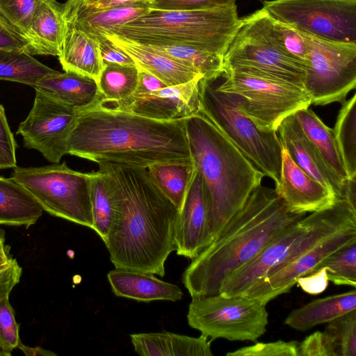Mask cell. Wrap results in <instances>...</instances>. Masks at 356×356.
Here are the masks:
<instances>
[{
	"label": "cell",
	"instance_id": "41",
	"mask_svg": "<svg viewBox=\"0 0 356 356\" xmlns=\"http://www.w3.org/2000/svg\"><path fill=\"white\" fill-rule=\"evenodd\" d=\"M299 342L279 340L269 343H256L226 354L227 356H298Z\"/></svg>",
	"mask_w": 356,
	"mask_h": 356
},
{
	"label": "cell",
	"instance_id": "29",
	"mask_svg": "<svg viewBox=\"0 0 356 356\" xmlns=\"http://www.w3.org/2000/svg\"><path fill=\"white\" fill-rule=\"evenodd\" d=\"M149 2L92 11H83L67 16L69 27L80 29L102 40V34L145 15L151 10Z\"/></svg>",
	"mask_w": 356,
	"mask_h": 356
},
{
	"label": "cell",
	"instance_id": "27",
	"mask_svg": "<svg viewBox=\"0 0 356 356\" xmlns=\"http://www.w3.org/2000/svg\"><path fill=\"white\" fill-rule=\"evenodd\" d=\"M33 196L11 177L0 176V225L24 226L28 229L42 215Z\"/></svg>",
	"mask_w": 356,
	"mask_h": 356
},
{
	"label": "cell",
	"instance_id": "37",
	"mask_svg": "<svg viewBox=\"0 0 356 356\" xmlns=\"http://www.w3.org/2000/svg\"><path fill=\"white\" fill-rule=\"evenodd\" d=\"M325 268L329 281L336 285L356 286V238L323 259L313 270Z\"/></svg>",
	"mask_w": 356,
	"mask_h": 356
},
{
	"label": "cell",
	"instance_id": "30",
	"mask_svg": "<svg viewBox=\"0 0 356 356\" xmlns=\"http://www.w3.org/2000/svg\"><path fill=\"white\" fill-rule=\"evenodd\" d=\"M90 173L92 229L105 243L118 212V189L115 181L104 168L99 167L98 171Z\"/></svg>",
	"mask_w": 356,
	"mask_h": 356
},
{
	"label": "cell",
	"instance_id": "44",
	"mask_svg": "<svg viewBox=\"0 0 356 356\" xmlns=\"http://www.w3.org/2000/svg\"><path fill=\"white\" fill-rule=\"evenodd\" d=\"M0 49L24 51L34 55L31 42L1 14Z\"/></svg>",
	"mask_w": 356,
	"mask_h": 356
},
{
	"label": "cell",
	"instance_id": "7",
	"mask_svg": "<svg viewBox=\"0 0 356 356\" xmlns=\"http://www.w3.org/2000/svg\"><path fill=\"white\" fill-rule=\"evenodd\" d=\"M201 109L212 122L275 185L280 179L282 145L277 131L258 127L240 109L235 97L216 90L202 78Z\"/></svg>",
	"mask_w": 356,
	"mask_h": 356
},
{
	"label": "cell",
	"instance_id": "55",
	"mask_svg": "<svg viewBox=\"0 0 356 356\" xmlns=\"http://www.w3.org/2000/svg\"><path fill=\"white\" fill-rule=\"evenodd\" d=\"M0 350H1V346H0Z\"/></svg>",
	"mask_w": 356,
	"mask_h": 356
},
{
	"label": "cell",
	"instance_id": "45",
	"mask_svg": "<svg viewBox=\"0 0 356 356\" xmlns=\"http://www.w3.org/2000/svg\"><path fill=\"white\" fill-rule=\"evenodd\" d=\"M298 356H336V353L327 334L316 331L299 342Z\"/></svg>",
	"mask_w": 356,
	"mask_h": 356
},
{
	"label": "cell",
	"instance_id": "5",
	"mask_svg": "<svg viewBox=\"0 0 356 356\" xmlns=\"http://www.w3.org/2000/svg\"><path fill=\"white\" fill-rule=\"evenodd\" d=\"M240 21L236 3L202 10L151 9L102 35L113 33L142 44L187 45L223 56Z\"/></svg>",
	"mask_w": 356,
	"mask_h": 356
},
{
	"label": "cell",
	"instance_id": "35",
	"mask_svg": "<svg viewBox=\"0 0 356 356\" xmlns=\"http://www.w3.org/2000/svg\"><path fill=\"white\" fill-rule=\"evenodd\" d=\"M341 104L333 132L348 179L356 178V95Z\"/></svg>",
	"mask_w": 356,
	"mask_h": 356
},
{
	"label": "cell",
	"instance_id": "14",
	"mask_svg": "<svg viewBox=\"0 0 356 356\" xmlns=\"http://www.w3.org/2000/svg\"><path fill=\"white\" fill-rule=\"evenodd\" d=\"M35 90L33 105L17 134L24 146L34 149L51 163L67 154L66 144L74 125L77 111L47 94Z\"/></svg>",
	"mask_w": 356,
	"mask_h": 356
},
{
	"label": "cell",
	"instance_id": "39",
	"mask_svg": "<svg viewBox=\"0 0 356 356\" xmlns=\"http://www.w3.org/2000/svg\"><path fill=\"white\" fill-rule=\"evenodd\" d=\"M43 0H0V14L18 29L33 46L31 27L36 10Z\"/></svg>",
	"mask_w": 356,
	"mask_h": 356
},
{
	"label": "cell",
	"instance_id": "53",
	"mask_svg": "<svg viewBox=\"0 0 356 356\" xmlns=\"http://www.w3.org/2000/svg\"><path fill=\"white\" fill-rule=\"evenodd\" d=\"M80 0H67L65 3L66 12L67 13L72 8H73Z\"/></svg>",
	"mask_w": 356,
	"mask_h": 356
},
{
	"label": "cell",
	"instance_id": "46",
	"mask_svg": "<svg viewBox=\"0 0 356 356\" xmlns=\"http://www.w3.org/2000/svg\"><path fill=\"white\" fill-rule=\"evenodd\" d=\"M22 268L14 258L0 266V299L9 296L13 288L19 282Z\"/></svg>",
	"mask_w": 356,
	"mask_h": 356
},
{
	"label": "cell",
	"instance_id": "54",
	"mask_svg": "<svg viewBox=\"0 0 356 356\" xmlns=\"http://www.w3.org/2000/svg\"><path fill=\"white\" fill-rule=\"evenodd\" d=\"M143 1H147V2H149V3H150V2H152V1H154V0H143Z\"/></svg>",
	"mask_w": 356,
	"mask_h": 356
},
{
	"label": "cell",
	"instance_id": "50",
	"mask_svg": "<svg viewBox=\"0 0 356 356\" xmlns=\"http://www.w3.org/2000/svg\"><path fill=\"white\" fill-rule=\"evenodd\" d=\"M166 86L152 74L138 68V84L132 95H142L165 88Z\"/></svg>",
	"mask_w": 356,
	"mask_h": 356
},
{
	"label": "cell",
	"instance_id": "47",
	"mask_svg": "<svg viewBox=\"0 0 356 356\" xmlns=\"http://www.w3.org/2000/svg\"><path fill=\"white\" fill-rule=\"evenodd\" d=\"M143 2L147 1L143 0H80L67 13V16L79 12L106 10Z\"/></svg>",
	"mask_w": 356,
	"mask_h": 356
},
{
	"label": "cell",
	"instance_id": "36",
	"mask_svg": "<svg viewBox=\"0 0 356 356\" xmlns=\"http://www.w3.org/2000/svg\"><path fill=\"white\" fill-rule=\"evenodd\" d=\"M264 20L267 33L275 47L286 57L307 67L308 51L302 33L273 18L266 10Z\"/></svg>",
	"mask_w": 356,
	"mask_h": 356
},
{
	"label": "cell",
	"instance_id": "19",
	"mask_svg": "<svg viewBox=\"0 0 356 356\" xmlns=\"http://www.w3.org/2000/svg\"><path fill=\"white\" fill-rule=\"evenodd\" d=\"M277 132L282 147L287 150L293 161L337 198L341 199L343 185L305 136L294 114L288 116L280 123Z\"/></svg>",
	"mask_w": 356,
	"mask_h": 356
},
{
	"label": "cell",
	"instance_id": "48",
	"mask_svg": "<svg viewBox=\"0 0 356 356\" xmlns=\"http://www.w3.org/2000/svg\"><path fill=\"white\" fill-rule=\"evenodd\" d=\"M329 280L325 268L301 276L296 280V284L306 293L317 295L327 287Z\"/></svg>",
	"mask_w": 356,
	"mask_h": 356
},
{
	"label": "cell",
	"instance_id": "40",
	"mask_svg": "<svg viewBox=\"0 0 356 356\" xmlns=\"http://www.w3.org/2000/svg\"><path fill=\"white\" fill-rule=\"evenodd\" d=\"M19 324L15 320V312L9 302V296L0 299V356H10L21 341Z\"/></svg>",
	"mask_w": 356,
	"mask_h": 356
},
{
	"label": "cell",
	"instance_id": "15",
	"mask_svg": "<svg viewBox=\"0 0 356 356\" xmlns=\"http://www.w3.org/2000/svg\"><path fill=\"white\" fill-rule=\"evenodd\" d=\"M355 238L356 225L340 230L272 268L238 296L257 299L267 305L278 296L289 292L298 277L311 273L323 259Z\"/></svg>",
	"mask_w": 356,
	"mask_h": 356
},
{
	"label": "cell",
	"instance_id": "52",
	"mask_svg": "<svg viewBox=\"0 0 356 356\" xmlns=\"http://www.w3.org/2000/svg\"><path fill=\"white\" fill-rule=\"evenodd\" d=\"M11 258L10 248L6 244L5 231L0 229V266L8 263Z\"/></svg>",
	"mask_w": 356,
	"mask_h": 356
},
{
	"label": "cell",
	"instance_id": "49",
	"mask_svg": "<svg viewBox=\"0 0 356 356\" xmlns=\"http://www.w3.org/2000/svg\"><path fill=\"white\" fill-rule=\"evenodd\" d=\"M100 56L103 62L122 65H135L132 58L111 41L104 38L99 41Z\"/></svg>",
	"mask_w": 356,
	"mask_h": 356
},
{
	"label": "cell",
	"instance_id": "24",
	"mask_svg": "<svg viewBox=\"0 0 356 356\" xmlns=\"http://www.w3.org/2000/svg\"><path fill=\"white\" fill-rule=\"evenodd\" d=\"M68 29L65 3L56 0H43L31 27L35 55L58 57Z\"/></svg>",
	"mask_w": 356,
	"mask_h": 356
},
{
	"label": "cell",
	"instance_id": "6",
	"mask_svg": "<svg viewBox=\"0 0 356 356\" xmlns=\"http://www.w3.org/2000/svg\"><path fill=\"white\" fill-rule=\"evenodd\" d=\"M355 225L356 210L345 200L337 199L332 207L311 213L291 225L252 259L229 273L222 282L219 293L225 297L240 296L272 268Z\"/></svg>",
	"mask_w": 356,
	"mask_h": 356
},
{
	"label": "cell",
	"instance_id": "4",
	"mask_svg": "<svg viewBox=\"0 0 356 356\" xmlns=\"http://www.w3.org/2000/svg\"><path fill=\"white\" fill-rule=\"evenodd\" d=\"M185 126L192 158L202 177L207 199L209 246L253 190L261 185L265 175L202 109L186 118Z\"/></svg>",
	"mask_w": 356,
	"mask_h": 356
},
{
	"label": "cell",
	"instance_id": "38",
	"mask_svg": "<svg viewBox=\"0 0 356 356\" xmlns=\"http://www.w3.org/2000/svg\"><path fill=\"white\" fill-rule=\"evenodd\" d=\"M324 332L330 338L336 356H356V309L328 323Z\"/></svg>",
	"mask_w": 356,
	"mask_h": 356
},
{
	"label": "cell",
	"instance_id": "9",
	"mask_svg": "<svg viewBox=\"0 0 356 356\" xmlns=\"http://www.w3.org/2000/svg\"><path fill=\"white\" fill-rule=\"evenodd\" d=\"M10 177L22 185L49 214L92 229L90 173L62 163L13 168Z\"/></svg>",
	"mask_w": 356,
	"mask_h": 356
},
{
	"label": "cell",
	"instance_id": "1",
	"mask_svg": "<svg viewBox=\"0 0 356 356\" xmlns=\"http://www.w3.org/2000/svg\"><path fill=\"white\" fill-rule=\"evenodd\" d=\"M115 182L116 219L104 243L115 268L163 277L165 263L175 250L179 211L151 179L147 168L99 163Z\"/></svg>",
	"mask_w": 356,
	"mask_h": 356
},
{
	"label": "cell",
	"instance_id": "3",
	"mask_svg": "<svg viewBox=\"0 0 356 356\" xmlns=\"http://www.w3.org/2000/svg\"><path fill=\"white\" fill-rule=\"evenodd\" d=\"M305 216L290 212L275 188L257 186L217 238L192 259L182 274L184 286L191 298L219 294L229 273Z\"/></svg>",
	"mask_w": 356,
	"mask_h": 356
},
{
	"label": "cell",
	"instance_id": "20",
	"mask_svg": "<svg viewBox=\"0 0 356 356\" xmlns=\"http://www.w3.org/2000/svg\"><path fill=\"white\" fill-rule=\"evenodd\" d=\"M104 38L111 41L127 54L138 68L155 76L168 86L202 78V76L196 70L154 51L143 44L113 33H105L102 35V40Z\"/></svg>",
	"mask_w": 356,
	"mask_h": 356
},
{
	"label": "cell",
	"instance_id": "31",
	"mask_svg": "<svg viewBox=\"0 0 356 356\" xmlns=\"http://www.w3.org/2000/svg\"><path fill=\"white\" fill-rule=\"evenodd\" d=\"M147 170L154 184L179 211L197 170L193 160L158 163Z\"/></svg>",
	"mask_w": 356,
	"mask_h": 356
},
{
	"label": "cell",
	"instance_id": "25",
	"mask_svg": "<svg viewBox=\"0 0 356 356\" xmlns=\"http://www.w3.org/2000/svg\"><path fill=\"white\" fill-rule=\"evenodd\" d=\"M58 60L65 72L90 77L96 82L103 67L99 41L74 27L68 29Z\"/></svg>",
	"mask_w": 356,
	"mask_h": 356
},
{
	"label": "cell",
	"instance_id": "8",
	"mask_svg": "<svg viewBox=\"0 0 356 356\" xmlns=\"http://www.w3.org/2000/svg\"><path fill=\"white\" fill-rule=\"evenodd\" d=\"M216 90L235 97L241 111L258 127L277 131L298 111L309 108L311 97L304 87L259 73L228 70Z\"/></svg>",
	"mask_w": 356,
	"mask_h": 356
},
{
	"label": "cell",
	"instance_id": "22",
	"mask_svg": "<svg viewBox=\"0 0 356 356\" xmlns=\"http://www.w3.org/2000/svg\"><path fill=\"white\" fill-rule=\"evenodd\" d=\"M51 97L76 110L95 106L101 100L97 82L72 72H55L40 79L34 86Z\"/></svg>",
	"mask_w": 356,
	"mask_h": 356
},
{
	"label": "cell",
	"instance_id": "51",
	"mask_svg": "<svg viewBox=\"0 0 356 356\" xmlns=\"http://www.w3.org/2000/svg\"><path fill=\"white\" fill-rule=\"evenodd\" d=\"M19 348L26 356H56V353L42 348L41 346L31 347L22 343V341L18 345Z\"/></svg>",
	"mask_w": 356,
	"mask_h": 356
},
{
	"label": "cell",
	"instance_id": "43",
	"mask_svg": "<svg viewBox=\"0 0 356 356\" xmlns=\"http://www.w3.org/2000/svg\"><path fill=\"white\" fill-rule=\"evenodd\" d=\"M236 0H154L149 3L155 10H202L231 6Z\"/></svg>",
	"mask_w": 356,
	"mask_h": 356
},
{
	"label": "cell",
	"instance_id": "18",
	"mask_svg": "<svg viewBox=\"0 0 356 356\" xmlns=\"http://www.w3.org/2000/svg\"><path fill=\"white\" fill-rule=\"evenodd\" d=\"M275 190L289 211L296 214L325 209L332 207L337 199L327 188L300 168L284 147L280 179Z\"/></svg>",
	"mask_w": 356,
	"mask_h": 356
},
{
	"label": "cell",
	"instance_id": "42",
	"mask_svg": "<svg viewBox=\"0 0 356 356\" xmlns=\"http://www.w3.org/2000/svg\"><path fill=\"white\" fill-rule=\"evenodd\" d=\"M17 145L9 127L3 106L0 104V170L17 166Z\"/></svg>",
	"mask_w": 356,
	"mask_h": 356
},
{
	"label": "cell",
	"instance_id": "23",
	"mask_svg": "<svg viewBox=\"0 0 356 356\" xmlns=\"http://www.w3.org/2000/svg\"><path fill=\"white\" fill-rule=\"evenodd\" d=\"M135 352L142 356H212V340L166 331L130 335Z\"/></svg>",
	"mask_w": 356,
	"mask_h": 356
},
{
	"label": "cell",
	"instance_id": "21",
	"mask_svg": "<svg viewBox=\"0 0 356 356\" xmlns=\"http://www.w3.org/2000/svg\"><path fill=\"white\" fill-rule=\"evenodd\" d=\"M107 278L116 296L138 302H176L181 300L184 295L177 285L164 282L150 273L115 268L108 273Z\"/></svg>",
	"mask_w": 356,
	"mask_h": 356
},
{
	"label": "cell",
	"instance_id": "32",
	"mask_svg": "<svg viewBox=\"0 0 356 356\" xmlns=\"http://www.w3.org/2000/svg\"><path fill=\"white\" fill-rule=\"evenodd\" d=\"M143 45L196 70L209 82L213 83L224 74L223 56L219 54L187 45Z\"/></svg>",
	"mask_w": 356,
	"mask_h": 356
},
{
	"label": "cell",
	"instance_id": "17",
	"mask_svg": "<svg viewBox=\"0 0 356 356\" xmlns=\"http://www.w3.org/2000/svg\"><path fill=\"white\" fill-rule=\"evenodd\" d=\"M174 241L177 254L191 260L208 246L207 199L203 179L197 169L179 211Z\"/></svg>",
	"mask_w": 356,
	"mask_h": 356
},
{
	"label": "cell",
	"instance_id": "12",
	"mask_svg": "<svg viewBox=\"0 0 356 356\" xmlns=\"http://www.w3.org/2000/svg\"><path fill=\"white\" fill-rule=\"evenodd\" d=\"M300 33L308 51L304 87L312 104L342 102L356 86V43L331 41Z\"/></svg>",
	"mask_w": 356,
	"mask_h": 356
},
{
	"label": "cell",
	"instance_id": "26",
	"mask_svg": "<svg viewBox=\"0 0 356 356\" xmlns=\"http://www.w3.org/2000/svg\"><path fill=\"white\" fill-rule=\"evenodd\" d=\"M355 309L356 291L354 289L345 293L314 300L293 310L284 323L294 330L305 332L316 325L328 323Z\"/></svg>",
	"mask_w": 356,
	"mask_h": 356
},
{
	"label": "cell",
	"instance_id": "13",
	"mask_svg": "<svg viewBox=\"0 0 356 356\" xmlns=\"http://www.w3.org/2000/svg\"><path fill=\"white\" fill-rule=\"evenodd\" d=\"M262 4L273 18L300 32L356 43V0H265Z\"/></svg>",
	"mask_w": 356,
	"mask_h": 356
},
{
	"label": "cell",
	"instance_id": "34",
	"mask_svg": "<svg viewBox=\"0 0 356 356\" xmlns=\"http://www.w3.org/2000/svg\"><path fill=\"white\" fill-rule=\"evenodd\" d=\"M138 68L136 65L103 62L97 81L102 102H114L131 95L137 86Z\"/></svg>",
	"mask_w": 356,
	"mask_h": 356
},
{
	"label": "cell",
	"instance_id": "10",
	"mask_svg": "<svg viewBox=\"0 0 356 356\" xmlns=\"http://www.w3.org/2000/svg\"><path fill=\"white\" fill-rule=\"evenodd\" d=\"M261 301L221 294L192 297L187 313L188 325L214 339L256 341L266 332L268 313Z\"/></svg>",
	"mask_w": 356,
	"mask_h": 356
},
{
	"label": "cell",
	"instance_id": "16",
	"mask_svg": "<svg viewBox=\"0 0 356 356\" xmlns=\"http://www.w3.org/2000/svg\"><path fill=\"white\" fill-rule=\"evenodd\" d=\"M201 79L166 86L149 93L131 95L118 102H99L98 104L156 120H185L201 109L199 91Z\"/></svg>",
	"mask_w": 356,
	"mask_h": 356
},
{
	"label": "cell",
	"instance_id": "28",
	"mask_svg": "<svg viewBox=\"0 0 356 356\" xmlns=\"http://www.w3.org/2000/svg\"><path fill=\"white\" fill-rule=\"evenodd\" d=\"M294 115L305 136L318 151L327 167L344 186L348 176L333 129L327 127L309 108L300 109Z\"/></svg>",
	"mask_w": 356,
	"mask_h": 356
},
{
	"label": "cell",
	"instance_id": "11",
	"mask_svg": "<svg viewBox=\"0 0 356 356\" xmlns=\"http://www.w3.org/2000/svg\"><path fill=\"white\" fill-rule=\"evenodd\" d=\"M264 15L265 9L262 8L241 18L223 56L224 72L245 70L304 87L306 67L275 47L267 33Z\"/></svg>",
	"mask_w": 356,
	"mask_h": 356
},
{
	"label": "cell",
	"instance_id": "33",
	"mask_svg": "<svg viewBox=\"0 0 356 356\" xmlns=\"http://www.w3.org/2000/svg\"><path fill=\"white\" fill-rule=\"evenodd\" d=\"M55 72L26 51L0 49V80L33 88L40 79Z\"/></svg>",
	"mask_w": 356,
	"mask_h": 356
},
{
	"label": "cell",
	"instance_id": "2",
	"mask_svg": "<svg viewBox=\"0 0 356 356\" xmlns=\"http://www.w3.org/2000/svg\"><path fill=\"white\" fill-rule=\"evenodd\" d=\"M185 120H156L97 103L77 111L66 152L97 164L145 168L191 160Z\"/></svg>",
	"mask_w": 356,
	"mask_h": 356
}]
</instances>
